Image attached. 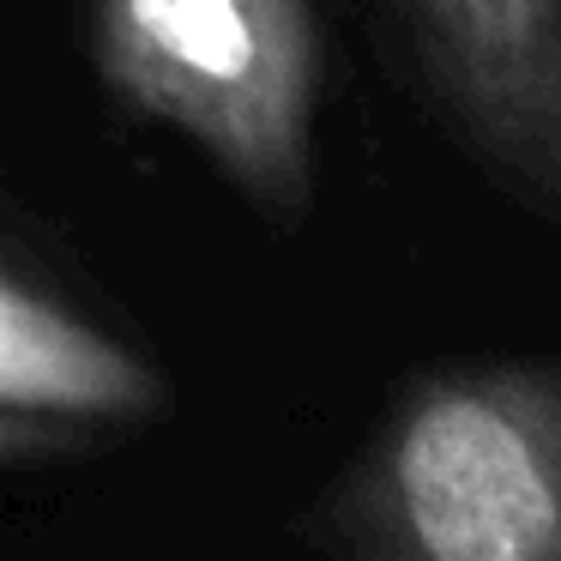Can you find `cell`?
I'll list each match as a JSON object with an SVG mask.
<instances>
[{
  "mask_svg": "<svg viewBox=\"0 0 561 561\" xmlns=\"http://www.w3.org/2000/svg\"><path fill=\"white\" fill-rule=\"evenodd\" d=\"M314 537L375 561H561V363L411 380Z\"/></svg>",
  "mask_w": 561,
  "mask_h": 561,
  "instance_id": "cell-1",
  "label": "cell"
},
{
  "mask_svg": "<svg viewBox=\"0 0 561 561\" xmlns=\"http://www.w3.org/2000/svg\"><path fill=\"white\" fill-rule=\"evenodd\" d=\"M91 43L115 98L194 139L248 199L308 211L320 103L308 0H91Z\"/></svg>",
  "mask_w": 561,
  "mask_h": 561,
  "instance_id": "cell-2",
  "label": "cell"
},
{
  "mask_svg": "<svg viewBox=\"0 0 561 561\" xmlns=\"http://www.w3.org/2000/svg\"><path fill=\"white\" fill-rule=\"evenodd\" d=\"M459 146L561 230V0H399Z\"/></svg>",
  "mask_w": 561,
  "mask_h": 561,
  "instance_id": "cell-3",
  "label": "cell"
},
{
  "mask_svg": "<svg viewBox=\"0 0 561 561\" xmlns=\"http://www.w3.org/2000/svg\"><path fill=\"white\" fill-rule=\"evenodd\" d=\"M0 411L146 423L151 411H163V375L73 308L0 272Z\"/></svg>",
  "mask_w": 561,
  "mask_h": 561,
  "instance_id": "cell-4",
  "label": "cell"
},
{
  "mask_svg": "<svg viewBox=\"0 0 561 561\" xmlns=\"http://www.w3.org/2000/svg\"><path fill=\"white\" fill-rule=\"evenodd\" d=\"M79 447V428L67 416H37V411H0V465L19 459H49V453Z\"/></svg>",
  "mask_w": 561,
  "mask_h": 561,
  "instance_id": "cell-5",
  "label": "cell"
}]
</instances>
